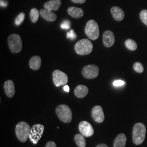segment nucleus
<instances>
[{
    "mask_svg": "<svg viewBox=\"0 0 147 147\" xmlns=\"http://www.w3.org/2000/svg\"><path fill=\"white\" fill-rule=\"evenodd\" d=\"M146 134V127L142 123H137L133 127L132 140L136 145H140L144 142Z\"/></svg>",
    "mask_w": 147,
    "mask_h": 147,
    "instance_id": "nucleus-1",
    "label": "nucleus"
},
{
    "mask_svg": "<svg viewBox=\"0 0 147 147\" xmlns=\"http://www.w3.org/2000/svg\"><path fill=\"white\" fill-rule=\"evenodd\" d=\"M93 49L92 42L88 39H83L78 41L75 45V52L80 55H87L92 53Z\"/></svg>",
    "mask_w": 147,
    "mask_h": 147,
    "instance_id": "nucleus-2",
    "label": "nucleus"
},
{
    "mask_svg": "<svg viewBox=\"0 0 147 147\" xmlns=\"http://www.w3.org/2000/svg\"><path fill=\"white\" fill-rule=\"evenodd\" d=\"M30 126L26 122H19L16 126V135L18 139L21 142H26L30 136Z\"/></svg>",
    "mask_w": 147,
    "mask_h": 147,
    "instance_id": "nucleus-3",
    "label": "nucleus"
},
{
    "mask_svg": "<svg viewBox=\"0 0 147 147\" xmlns=\"http://www.w3.org/2000/svg\"><path fill=\"white\" fill-rule=\"evenodd\" d=\"M86 36L92 40H96L100 34L99 27L98 23L94 20H90L87 22L84 28Z\"/></svg>",
    "mask_w": 147,
    "mask_h": 147,
    "instance_id": "nucleus-4",
    "label": "nucleus"
},
{
    "mask_svg": "<svg viewBox=\"0 0 147 147\" xmlns=\"http://www.w3.org/2000/svg\"><path fill=\"white\" fill-rule=\"evenodd\" d=\"M56 113L58 118L65 123H69L72 120V111L68 105H58Z\"/></svg>",
    "mask_w": 147,
    "mask_h": 147,
    "instance_id": "nucleus-5",
    "label": "nucleus"
},
{
    "mask_svg": "<svg viewBox=\"0 0 147 147\" xmlns=\"http://www.w3.org/2000/svg\"><path fill=\"white\" fill-rule=\"evenodd\" d=\"M8 44L11 52L20 53L22 49V42L20 36L18 34H11L8 38Z\"/></svg>",
    "mask_w": 147,
    "mask_h": 147,
    "instance_id": "nucleus-6",
    "label": "nucleus"
},
{
    "mask_svg": "<svg viewBox=\"0 0 147 147\" xmlns=\"http://www.w3.org/2000/svg\"><path fill=\"white\" fill-rule=\"evenodd\" d=\"M99 74V67L94 64H89L82 69V74L84 78L94 79L96 78Z\"/></svg>",
    "mask_w": 147,
    "mask_h": 147,
    "instance_id": "nucleus-7",
    "label": "nucleus"
},
{
    "mask_svg": "<svg viewBox=\"0 0 147 147\" xmlns=\"http://www.w3.org/2000/svg\"><path fill=\"white\" fill-rule=\"evenodd\" d=\"M44 126L42 124H36L32 127L29 138L34 144H37L42 138Z\"/></svg>",
    "mask_w": 147,
    "mask_h": 147,
    "instance_id": "nucleus-8",
    "label": "nucleus"
},
{
    "mask_svg": "<svg viewBox=\"0 0 147 147\" xmlns=\"http://www.w3.org/2000/svg\"><path fill=\"white\" fill-rule=\"evenodd\" d=\"M53 84L57 87L65 85L68 82V78L67 75L59 70H56L53 71Z\"/></svg>",
    "mask_w": 147,
    "mask_h": 147,
    "instance_id": "nucleus-9",
    "label": "nucleus"
},
{
    "mask_svg": "<svg viewBox=\"0 0 147 147\" xmlns=\"http://www.w3.org/2000/svg\"><path fill=\"white\" fill-rule=\"evenodd\" d=\"M79 129L81 134L87 137L92 136L94 132L93 126L86 121H82L79 124Z\"/></svg>",
    "mask_w": 147,
    "mask_h": 147,
    "instance_id": "nucleus-10",
    "label": "nucleus"
},
{
    "mask_svg": "<svg viewBox=\"0 0 147 147\" xmlns=\"http://www.w3.org/2000/svg\"><path fill=\"white\" fill-rule=\"evenodd\" d=\"M92 117L94 121L97 123L103 122L105 119V116L102 107L99 105L94 106L92 110Z\"/></svg>",
    "mask_w": 147,
    "mask_h": 147,
    "instance_id": "nucleus-11",
    "label": "nucleus"
},
{
    "mask_svg": "<svg viewBox=\"0 0 147 147\" xmlns=\"http://www.w3.org/2000/svg\"><path fill=\"white\" fill-rule=\"evenodd\" d=\"M102 40L105 47H112L115 42V37L114 33L109 30L106 31L103 33Z\"/></svg>",
    "mask_w": 147,
    "mask_h": 147,
    "instance_id": "nucleus-12",
    "label": "nucleus"
},
{
    "mask_svg": "<svg viewBox=\"0 0 147 147\" xmlns=\"http://www.w3.org/2000/svg\"><path fill=\"white\" fill-rule=\"evenodd\" d=\"M111 12L113 19L116 21H122L124 19L125 13L123 10L119 7H113L111 9Z\"/></svg>",
    "mask_w": 147,
    "mask_h": 147,
    "instance_id": "nucleus-13",
    "label": "nucleus"
},
{
    "mask_svg": "<svg viewBox=\"0 0 147 147\" xmlns=\"http://www.w3.org/2000/svg\"><path fill=\"white\" fill-rule=\"evenodd\" d=\"M4 89L6 95L9 98H12L16 93L14 84L11 80L5 81L4 84Z\"/></svg>",
    "mask_w": 147,
    "mask_h": 147,
    "instance_id": "nucleus-14",
    "label": "nucleus"
},
{
    "mask_svg": "<svg viewBox=\"0 0 147 147\" xmlns=\"http://www.w3.org/2000/svg\"><path fill=\"white\" fill-rule=\"evenodd\" d=\"M40 16L43 19L49 22H53L57 19V16L52 11H49L47 9H42L39 11Z\"/></svg>",
    "mask_w": 147,
    "mask_h": 147,
    "instance_id": "nucleus-15",
    "label": "nucleus"
},
{
    "mask_svg": "<svg viewBox=\"0 0 147 147\" xmlns=\"http://www.w3.org/2000/svg\"><path fill=\"white\" fill-rule=\"evenodd\" d=\"M62 4L61 0H50L45 3L44 7L49 11H57Z\"/></svg>",
    "mask_w": 147,
    "mask_h": 147,
    "instance_id": "nucleus-16",
    "label": "nucleus"
},
{
    "mask_svg": "<svg viewBox=\"0 0 147 147\" xmlns=\"http://www.w3.org/2000/svg\"><path fill=\"white\" fill-rule=\"evenodd\" d=\"M67 11L69 16H71V17H73L75 19L81 18L84 16V12L82 9L76 7H69Z\"/></svg>",
    "mask_w": 147,
    "mask_h": 147,
    "instance_id": "nucleus-17",
    "label": "nucleus"
},
{
    "mask_svg": "<svg viewBox=\"0 0 147 147\" xmlns=\"http://www.w3.org/2000/svg\"><path fill=\"white\" fill-rule=\"evenodd\" d=\"M88 93V88L84 85H79L74 90V94L79 98H83L85 97Z\"/></svg>",
    "mask_w": 147,
    "mask_h": 147,
    "instance_id": "nucleus-18",
    "label": "nucleus"
},
{
    "mask_svg": "<svg viewBox=\"0 0 147 147\" xmlns=\"http://www.w3.org/2000/svg\"><path fill=\"white\" fill-rule=\"evenodd\" d=\"M42 65V59L38 56H33L30 60L29 65L30 68L34 70H39Z\"/></svg>",
    "mask_w": 147,
    "mask_h": 147,
    "instance_id": "nucleus-19",
    "label": "nucleus"
},
{
    "mask_svg": "<svg viewBox=\"0 0 147 147\" xmlns=\"http://www.w3.org/2000/svg\"><path fill=\"white\" fill-rule=\"evenodd\" d=\"M126 142V135L124 134H120L116 137L113 143V147H125Z\"/></svg>",
    "mask_w": 147,
    "mask_h": 147,
    "instance_id": "nucleus-20",
    "label": "nucleus"
},
{
    "mask_svg": "<svg viewBox=\"0 0 147 147\" xmlns=\"http://www.w3.org/2000/svg\"><path fill=\"white\" fill-rule=\"evenodd\" d=\"M74 140L79 147H86V143L84 136L81 134H76L74 137Z\"/></svg>",
    "mask_w": 147,
    "mask_h": 147,
    "instance_id": "nucleus-21",
    "label": "nucleus"
},
{
    "mask_svg": "<svg viewBox=\"0 0 147 147\" xmlns=\"http://www.w3.org/2000/svg\"><path fill=\"white\" fill-rule=\"evenodd\" d=\"M39 15H40V13L39 11H38L37 9L35 8H32L30 11V17L31 21L33 23H36L38 20Z\"/></svg>",
    "mask_w": 147,
    "mask_h": 147,
    "instance_id": "nucleus-22",
    "label": "nucleus"
},
{
    "mask_svg": "<svg viewBox=\"0 0 147 147\" xmlns=\"http://www.w3.org/2000/svg\"><path fill=\"white\" fill-rule=\"evenodd\" d=\"M125 45L129 50L135 51L137 49V44L136 42L131 39H128L125 42Z\"/></svg>",
    "mask_w": 147,
    "mask_h": 147,
    "instance_id": "nucleus-23",
    "label": "nucleus"
},
{
    "mask_svg": "<svg viewBox=\"0 0 147 147\" xmlns=\"http://www.w3.org/2000/svg\"><path fill=\"white\" fill-rule=\"evenodd\" d=\"M134 70L138 73H142L144 71V67L140 62H136L133 65Z\"/></svg>",
    "mask_w": 147,
    "mask_h": 147,
    "instance_id": "nucleus-24",
    "label": "nucleus"
},
{
    "mask_svg": "<svg viewBox=\"0 0 147 147\" xmlns=\"http://www.w3.org/2000/svg\"><path fill=\"white\" fill-rule=\"evenodd\" d=\"M25 18V14L24 13H20L16 18L15 24L16 25H20L22 22L24 20Z\"/></svg>",
    "mask_w": 147,
    "mask_h": 147,
    "instance_id": "nucleus-25",
    "label": "nucleus"
},
{
    "mask_svg": "<svg viewBox=\"0 0 147 147\" xmlns=\"http://www.w3.org/2000/svg\"><path fill=\"white\" fill-rule=\"evenodd\" d=\"M140 17L141 21L147 26V9L142 10L140 14Z\"/></svg>",
    "mask_w": 147,
    "mask_h": 147,
    "instance_id": "nucleus-26",
    "label": "nucleus"
},
{
    "mask_svg": "<svg viewBox=\"0 0 147 147\" xmlns=\"http://www.w3.org/2000/svg\"><path fill=\"white\" fill-rule=\"evenodd\" d=\"M70 26V22L69 20H65L62 23L61 27L63 29H69Z\"/></svg>",
    "mask_w": 147,
    "mask_h": 147,
    "instance_id": "nucleus-27",
    "label": "nucleus"
},
{
    "mask_svg": "<svg viewBox=\"0 0 147 147\" xmlns=\"http://www.w3.org/2000/svg\"><path fill=\"white\" fill-rule=\"evenodd\" d=\"M77 37L76 34H75V33L74 32L73 30H71L69 32L67 33V38H70L72 40L75 39Z\"/></svg>",
    "mask_w": 147,
    "mask_h": 147,
    "instance_id": "nucleus-28",
    "label": "nucleus"
},
{
    "mask_svg": "<svg viewBox=\"0 0 147 147\" xmlns=\"http://www.w3.org/2000/svg\"><path fill=\"white\" fill-rule=\"evenodd\" d=\"M125 82L122 80H116L113 83V84L115 87H119V86H122L125 84Z\"/></svg>",
    "mask_w": 147,
    "mask_h": 147,
    "instance_id": "nucleus-29",
    "label": "nucleus"
},
{
    "mask_svg": "<svg viewBox=\"0 0 147 147\" xmlns=\"http://www.w3.org/2000/svg\"><path fill=\"white\" fill-rule=\"evenodd\" d=\"M45 147H57L56 143L53 141H49L47 142Z\"/></svg>",
    "mask_w": 147,
    "mask_h": 147,
    "instance_id": "nucleus-30",
    "label": "nucleus"
},
{
    "mask_svg": "<svg viewBox=\"0 0 147 147\" xmlns=\"http://www.w3.org/2000/svg\"><path fill=\"white\" fill-rule=\"evenodd\" d=\"M73 3H80V4H82V3H84L86 0H71Z\"/></svg>",
    "mask_w": 147,
    "mask_h": 147,
    "instance_id": "nucleus-31",
    "label": "nucleus"
},
{
    "mask_svg": "<svg viewBox=\"0 0 147 147\" xmlns=\"http://www.w3.org/2000/svg\"><path fill=\"white\" fill-rule=\"evenodd\" d=\"M1 7H7V2L4 0H1Z\"/></svg>",
    "mask_w": 147,
    "mask_h": 147,
    "instance_id": "nucleus-32",
    "label": "nucleus"
},
{
    "mask_svg": "<svg viewBox=\"0 0 147 147\" xmlns=\"http://www.w3.org/2000/svg\"><path fill=\"white\" fill-rule=\"evenodd\" d=\"M63 89H64V91H65V92L68 93L69 92V87L68 85H65L64 86V87H63Z\"/></svg>",
    "mask_w": 147,
    "mask_h": 147,
    "instance_id": "nucleus-33",
    "label": "nucleus"
},
{
    "mask_svg": "<svg viewBox=\"0 0 147 147\" xmlns=\"http://www.w3.org/2000/svg\"><path fill=\"white\" fill-rule=\"evenodd\" d=\"M96 147H108V146L105 144H100Z\"/></svg>",
    "mask_w": 147,
    "mask_h": 147,
    "instance_id": "nucleus-34",
    "label": "nucleus"
}]
</instances>
